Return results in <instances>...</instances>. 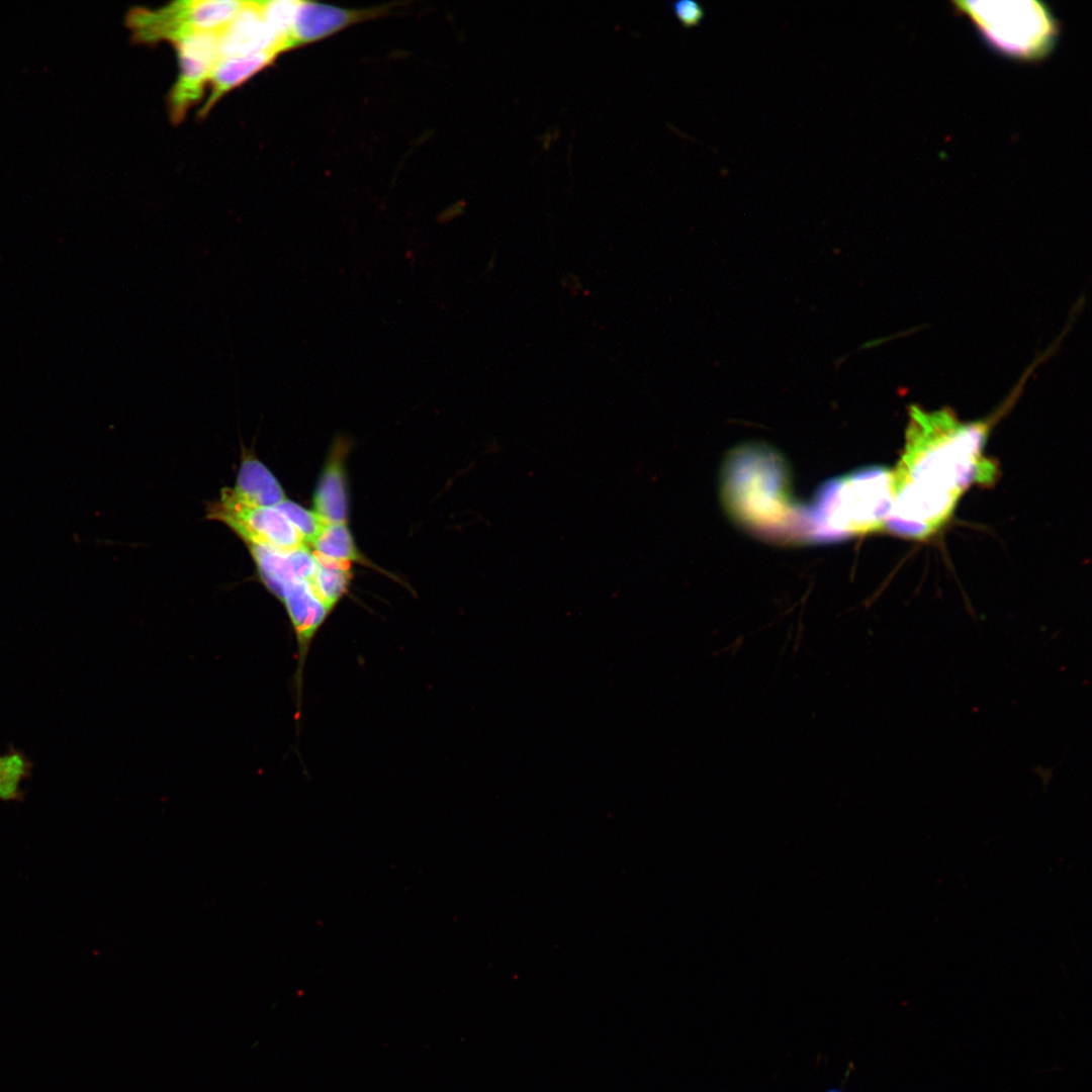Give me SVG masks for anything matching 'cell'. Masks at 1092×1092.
<instances>
[{"mask_svg": "<svg viewBox=\"0 0 1092 1092\" xmlns=\"http://www.w3.org/2000/svg\"><path fill=\"white\" fill-rule=\"evenodd\" d=\"M1022 388L1017 383L996 414L975 422L959 420L947 407L930 412L909 406L905 449L893 471L886 521L892 533L913 539L934 534L969 486L994 481L995 463L984 455L988 433Z\"/></svg>", "mask_w": 1092, "mask_h": 1092, "instance_id": "6da1fadb", "label": "cell"}, {"mask_svg": "<svg viewBox=\"0 0 1092 1092\" xmlns=\"http://www.w3.org/2000/svg\"><path fill=\"white\" fill-rule=\"evenodd\" d=\"M729 511L752 530L774 536L803 537L804 509L789 498L783 461L763 446H745L732 453L723 476Z\"/></svg>", "mask_w": 1092, "mask_h": 1092, "instance_id": "7a4b0ae2", "label": "cell"}, {"mask_svg": "<svg viewBox=\"0 0 1092 1092\" xmlns=\"http://www.w3.org/2000/svg\"><path fill=\"white\" fill-rule=\"evenodd\" d=\"M893 500V471L866 467L831 479L804 509V538L833 542L886 526Z\"/></svg>", "mask_w": 1092, "mask_h": 1092, "instance_id": "3957f363", "label": "cell"}, {"mask_svg": "<svg viewBox=\"0 0 1092 1092\" xmlns=\"http://www.w3.org/2000/svg\"><path fill=\"white\" fill-rule=\"evenodd\" d=\"M980 37L1003 57L1037 62L1049 57L1060 34V23L1043 2L953 1Z\"/></svg>", "mask_w": 1092, "mask_h": 1092, "instance_id": "277c9868", "label": "cell"}, {"mask_svg": "<svg viewBox=\"0 0 1092 1092\" xmlns=\"http://www.w3.org/2000/svg\"><path fill=\"white\" fill-rule=\"evenodd\" d=\"M244 1L182 0L151 10L134 8L126 22L133 38L142 42L172 41L193 31L222 30L239 13Z\"/></svg>", "mask_w": 1092, "mask_h": 1092, "instance_id": "5b68a950", "label": "cell"}, {"mask_svg": "<svg viewBox=\"0 0 1092 1092\" xmlns=\"http://www.w3.org/2000/svg\"><path fill=\"white\" fill-rule=\"evenodd\" d=\"M177 50L179 76L170 97V116L180 122L189 107L200 99L202 89L219 60L218 32L193 31L171 41Z\"/></svg>", "mask_w": 1092, "mask_h": 1092, "instance_id": "8992f818", "label": "cell"}, {"mask_svg": "<svg viewBox=\"0 0 1092 1092\" xmlns=\"http://www.w3.org/2000/svg\"><path fill=\"white\" fill-rule=\"evenodd\" d=\"M209 517L225 523L250 545L280 551L308 546L276 507H248L221 496Z\"/></svg>", "mask_w": 1092, "mask_h": 1092, "instance_id": "52a82bcc", "label": "cell"}, {"mask_svg": "<svg viewBox=\"0 0 1092 1092\" xmlns=\"http://www.w3.org/2000/svg\"><path fill=\"white\" fill-rule=\"evenodd\" d=\"M284 52L282 41L266 24L258 1H245L235 18L218 32L219 59Z\"/></svg>", "mask_w": 1092, "mask_h": 1092, "instance_id": "ba28073f", "label": "cell"}, {"mask_svg": "<svg viewBox=\"0 0 1092 1092\" xmlns=\"http://www.w3.org/2000/svg\"><path fill=\"white\" fill-rule=\"evenodd\" d=\"M383 8L347 10L338 7L298 1L287 51L321 40L350 24L381 14Z\"/></svg>", "mask_w": 1092, "mask_h": 1092, "instance_id": "9c48e42d", "label": "cell"}, {"mask_svg": "<svg viewBox=\"0 0 1092 1092\" xmlns=\"http://www.w3.org/2000/svg\"><path fill=\"white\" fill-rule=\"evenodd\" d=\"M250 550L264 583L278 599L289 585L297 581L309 583L317 567V561L309 546L280 551L250 545Z\"/></svg>", "mask_w": 1092, "mask_h": 1092, "instance_id": "30bf717a", "label": "cell"}, {"mask_svg": "<svg viewBox=\"0 0 1092 1092\" xmlns=\"http://www.w3.org/2000/svg\"><path fill=\"white\" fill-rule=\"evenodd\" d=\"M347 445L342 438L334 443L314 492V512L327 523L347 524L348 496L344 471Z\"/></svg>", "mask_w": 1092, "mask_h": 1092, "instance_id": "8fae6325", "label": "cell"}, {"mask_svg": "<svg viewBox=\"0 0 1092 1092\" xmlns=\"http://www.w3.org/2000/svg\"><path fill=\"white\" fill-rule=\"evenodd\" d=\"M222 497L248 507H276L285 499L284 491L270 470L254 458L245 459L236 485L224 489Z\"/></svg>", "mask_w": 1092, "mask_h": 1092, "instance_id": "7c38bea8", "label": "cell"}, {"mask_svg": "<svg viewBox=\"0 0 1092 1092\" xmlns=\"http://www.w3.org/2000/svg\"><path fill=\"white\" fill-rule=\"evenodd\" d=\"M276 57V54L266 52L219 59L210 73L208 82L211 91L199 111V116L204 117L225 93L271 65Z\"/></svg>", "mask_w": 1092, "mask_h": 1092, "instance_id": "4fadbf2b", "label": "cell"}, {"mask_svg": "<svg viewBox=\"0 0 1092 1092\" xmlns=\"http://www.w3.org/2000/svg\"><path fill=\"white\" fill-rule=\"evenodd\" d=\"M315 557V556H314ZM317 567L309 585L324 605L333 612L348 593L352 578L350 563L315 557Z\"/></svg>", "mask_w": 1092, "mask_h": 1092, "instance_id": "5bb4252c", "label": "cell"}, {"mask_svg": "<svg viewBox=\"0 0 1092 1092\" xmlns=\"http://www.w3.org/2000/svg\"><path fill=\"white\" fill-rule=\"evenodd\" d=\"M315 557L342 562H363L347 524L328 523L310 544Z\"/></svg>", "mask_w": 1092, "mask_h": 1092, "instance_id": "9a60e30c", "label": "cell"}, {"mask_svg": "<svg viewBox=\"0 0 1092 1092\" xmlns=\"http://www.w3.org/2000/svg\"><path fill=\"white\" fill-rule=\"evenodd\" d=\"M258 4L264 21L282 41L284 52L287 51V41L298 1H258Z\"/></svg>", "mask_w": 1092, "mask_h": 1092, "instance_id": "2e32d148", "label": "cell"}, {"mask_svg": "<svg viewBox=\"0 0 1092 1092\" xmlns=\"http://www.w3.org/2000/svg\"><path fill=\"white\" fill-rule=\"evenodd\" d=\"M276 508L289 520L307 545H310L328 524L314 511L284 499Z\"/></svg>", "mask_w": 1092, "mask_h": 1092, "instance_id": "e0dca14e", "label": "cell"}, {"mask_svg": "<svg viewBox=\"0 0 1092 1092\" xmlns=\"http://www.w3.org/2000/svg\"><path fill=\"white\" fill-rule=\"evenodd\" d=\"M24 774V762L18 754L0 757V800L15 797Z\"/></svg>", "mask_w": 1092, "mask_h": 1092, "instance_id": "ac0fdd59", "label": "cell"}, {"mask_svg": "<svg viewBox=\"0 0 1092 1092\" xmlns=\"http://www.w3.org/2000/svg\"><path fill=\"white\" fill-rule=\"evenodd\" d=\"M670 9L686 28L700 25L706 16V10L702 4L694 0H677L669 3Z\"/></svg>", "mask_w": 1092, "mask_h": 1092, "instance_id": "d6986e66", "label": "cell"}, {"mask_svg": "<svg viewBox=\"0 0 1092 1092\" xmlns=\"http://www.w3.org/2000/svg\"><path fill=\"white\" fill-rule=\"evenodd\" d=\"M827 1092H843V1091H840V1090H837V1089H832V1090H829Z\"/></svg>", "mask_w": 1092, "mask_h": 1092, "instance_id": "ffe728a7", "label": "cell"}]
</instances>
